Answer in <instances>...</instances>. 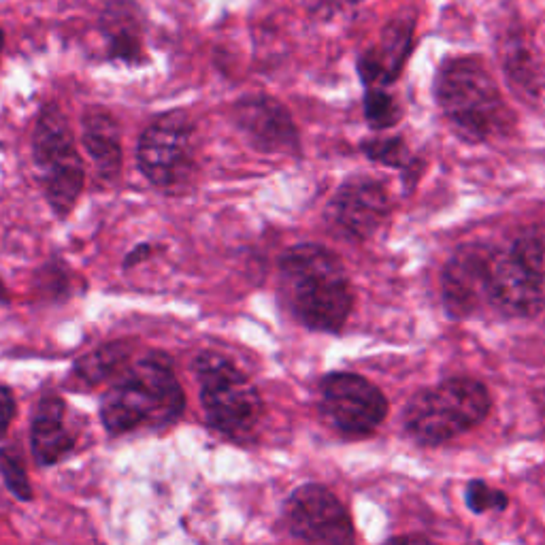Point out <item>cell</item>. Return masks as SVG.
Masks as SVG:
<instances>
[{"instance_id":"1","label":"cell","mask_w":545,"mask_h":545,"mask_svg":"<svg viewBox=\"0 0 545 545\" xmlns=\"http://www.w3.org/2000/svg\"><path fill=\"white\" fill-rule=\"evenodd\" d=\"M279 294L292 318L316 333H341L354 309L343 260L320 243L292 245L282 254Z\"/></svg>"},{"instance_id":"2","label":"cell","mask_w":545,"mask_h":545,"mask_svg":"<svg viewBox=\"0 0 545 545\" xmlns=\"http://www.w3.org/2000/svg\"><path fill=\"white\" fill-rule=\"evenodd\" d=\"M186 409V394L175 375L173 360L164 352H147L115 377L101 399L105 431L122 437L137 431L173 426Z\"/></svg>"},{"instance_id":"3","label":"cell","mask_w":545,"mask_h":545,"mask_svg":"<svg viewBox=\"0 0 545 545\" xmlns=\"http://www.w3.org/2000/svg\"><path fill=\"white\" fill-rule=\"evenodd\" d=\"M435 101L443 118L469 143H488L514 128V111L477 56L443 60L435 77Z\"/></svg>"},{"instance_id":"4","label":"cell","mask_w":545,"mask_h":545,"mask_svg":"<svg viewBox=\"0 0 545 545\" xmlns=\"http://www.w3.org/2000/svg\"><path fill=\"white\" fill-rule=\"evenodd\" d=\"M492 399L484 384L469 377H452L420 390L405 407V431L424 445H439L482 424Z\"/></svg>"},{"instance_id":"5","label":"cell","mask_w":545,"mask_h":545,"mask_svg":"<svg viewBox=\"0 0 545 545\" xmlns=\"http://www.w3.org/2000/svg\"><path fill=\"white\" fill-rule=\"evenodd\" d=\"M30 145L47 205L56 218H69L86 188V167L77 152L71 122L56 103L41 107Z\"/></svg>"},{"instance_id":"6","label":"cell","mask_w":545,"mask_h":545,"mask_svg":"<svg viewBox=\"0 0 545 545\" xmlns=\"http://www.w3.org/2000/svg\"><path fill=\"white\" fill-rule=\"evenodd\" d=\"M194 375L201 390L207 422L233 439H245L262 418V396L233 360L218 352H201L194 358Z\"/></svg>"},{"instance_id":"7","label":"cell","mask_w":545,"mask_h":545,"mask_svg":"<svg viewBox=\"0 0 545 545\" xmlns=\"http://www.w3.org/2000/svg\"><path fill=\"white\" fill-rule=\"evenodd\" d=\"M196 124L190 113L173 109L158 115L137 143V167L152 186L173 190L192 177L196 167Z\"/></svg>"},{"instance_id":"8","label":"cell","mask_w":545,"mask_h":545,"mask_svg":"<svg viewBox=\"0 0 545 545\" xmlns=\"http://www.w3.org/2000/svg\"><path fill=\"white\" fill-rule=\"evenodd\" d=\"M320 411L337 431L371 435L388 414L384 392L356 373H328L320 382Z\"/></svg>"},{"instance_id":"9","label":"cell","mask_w":545,"mask_h":545,"mask_svg":"<svg viewBox=\"0 0 545 545\" xmlns=\"http://www.w3.org/2000/svg\"><path fill=\"white\" fill-rule=\"evenodd\" d=\"M286 526L301 545H356L354 524L335 492L320 484L296 488L286 501Z\"/></svg>"},{"instance_id":"10","label":"cell","mask_w":545,"mask_h":545,"mask_svg":"<svg viewBox=\"0 0 545 545\" xmlns=\"http://www.w3.org/2000/svg\"><path fill=\"white\" fill-rule=\"evenodd\" d=\"M392 196L382 181L358 175L345 179L326 205V222L345 241L362 243L386 224Z\"/></svg>"},{"instance_id":"11","label":"cell","mask_w":545,"mask_h":545,"mask_svg":"<svg viewBox=\"0 0 545 545\" xmlns=\"http://www.w3.org/2000/svg\"><path fill=\"white\" fill-rule=\"evenodd\" d=\"M230 120L247 145L267 156H301V135L286 105L269 94H247L230 107Z\"/></svg>"},{"instance_id":"12","label":"cell","mask_w":545,"mask_h":545,"mask_svg":"<svg viewBox=\"0 0 545 545\" xmlns=\"http://www.w3.org/2000/svg\"><path fill=\"white\" fill-rule=\"evenodd\" d=\"M414 45V24H390L377 45L358 58V75L365 90H386L399 79Z\"/></svg>"},{"instance_id":"13","label":"cell","mask_w":545,"mask_h":545,"mask_svg":"<svg viewBox=\"0 0 545 545\" xmlns=\"http://www.w3.org/2000/svg\"><path fill=\"white\" fill-rule=\"evenodd\" d=\"M66 403L60 396L39 401L30 426V452L39 467H54L77 448V437L66 422Z\"/></svg>"},{"instance_id":"14","label":"cell","mask_w":545,"mask_h":545,"mask_svg":"<svg viewBox=\"0 0 545 545\" xmlns=\"http://www.w3.org/2000/svg\"><path fill=\"white\" fill-rule=\"evenodd\" d=\"M81 145L90 156L96 175L115 181L122 173L124 152L118 120L105 107H88L81 113Z\"/></svg>"},{"instance_id":"15","label":"cell","mask_w":545,"mask_h":545,"mask_svg":"<svg viewBox=\"0 0 545 545\" xmlns=\"http://www.w3.org/2000/svg\"><path fill=\"white\" fill-rule=\"evenodd\" d=\"M130 358L132 348L128 341H111L81 356L73 367V377L81 388H96L120 377L132 362Z\"/></svg>"},{"instance_id":"16","label":"cell","mask_w":545,"mask_h":545,"mask_svg":"<svg viewBox=\"0 0 545 545\" xmlns=\"http://www.w3.org/2000/svg\"><path fill=\"white\" fill-rule=\"evenodd\" d=\"M103 32L111 60H120L130 66L143 62L145 54L141 26L126 11H109L107 18L103 20Z\"/></svg>"},{"instance_id":"17","label":"cell","mask_w":545,"mask_h":545,"mask_svg":"<svg viewBox=\"0 0 545 545\" xmlns=\"http://www.w3.org/2000/svg\"><path fill=\"white\" fill-rule=\"evenodd\" d=\"M0 473L5 486L18 501H32V484L24 467V458L15 448H0Z\"/></svg>"},{"instance_id":"18","label":"cell","mask_w":545,"mask_h":545,"mask_svg":"<svg viewBox=\"0 0 545 545\" xmlns=\"http://www.w3.org/2000/svg\"><path fill=\"white\" fill-rule=\"evenodd\" d=\"M365 118L371 128L386 130L401 120V109L386 90H365Z\"/></svg>"},{"instance_id":"19","label":"cell","mask_w":545,"mask_h":545,"mask_svg":"<svg viewBox=\"0 0 545 545\" xmlns=\"http://www.w3.org/2000/svg\"><path fill=\"white\" fill-rule=\"evenodd\" d=\"M362 152H365L371 160L386 164V167L394 169H409L411 167V154L405 147L403 139H373L362 143Z\"/></svg>"},{"instance_id":"20","label":"cell","mask_w":545,"mask_h":545,"mask_svg":"<svg viewBox=\"0 0 545 545\" xmlns=\"http://www.w3.org/2000/svg\"><path fill=\"white\" fill-rule=\"evenodd\" d=\"M467 505L475 514H486V511H501L507 507L509 499L501 490H494L484 482H471L467 486Z\"/></svg>"},{"instance_id":"21","label":"cell","mask_w":545,"mask_h":545,"mask_svg":"<svg viewBox=\"0 0 545 545\" xmlns=\"http://www.w3.org/2000/svg\"><path fill=\"white\" fill-rule=\"evenodd\" d=\"M15 416H18V401H15V394L11 388L0 386V439L7 437Z\"/></svg>"},{"instance_id":"22","label":"cell","mask_w":545,"mask_h":545,"mask_svg":"<svg viewBox=\"0 0 545 545\" xmlns=\"http://www.w3.org/2000/svg\"><path fill=\"white\" fill-rule=\"evenodd\" d=\"M154 252V247L150 243H145V245H137L135 250H132L126 260H124V267L126 269H132V267H137V264L143 260V258H150Z\"/></svg>"},{"instance_id":"23","label":"cell","mask_w":545,"mask_h":545,"mask_svg":"<svg viewBox=\"0 0 545 545\" xmlns=\"http://www.w3.org/2000/svg\"><path fill=\"white\" fill-rule=\"evenodd\" d=\"M382 545H431V541H428V539L422 537V535H401V537L388 539V541L382 543Z\"/></svg>"},{"instance_id":"24","label":"cell","mask_w":545,"mask_h":545,"mask_svg":"<svg viewBox=\"0 0 545 545\" xmlns=\"http://www.w3.org/2000/svg\"><path fill=\"white\" fill-rule=\"evenodd\" d=\"M3 49H5V32L3 28H0V56H3Z\"/></svg>"},{"instance_id":"25","label":"cell","mask_w":545,"mask_h":545,"mask_svg":"<svg viewBox=\"0 0 545 545\" xmlns=\"http://www.w3.org/2000/svg\"><path fill=\"white\" fill-rule=\"evenodd\" d=\"M539 401H541V411L545 414V386H543V390L539 392Z\"/></svg>"}]
</instances>
